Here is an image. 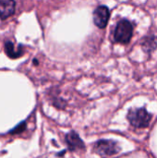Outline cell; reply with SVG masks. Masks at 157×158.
Wrapping results in <instances>:
<instances>
[{
  "instance_id": "1",
  "label": "cell",
  "mask_w": 157,
  "mask_h": 158,
  "mask_svg": "<svg viewBox=\"0 0 157 158\" xmlns=\"http://www.w3.org/2000/svg\"><path fill=\"white\" fill-rule=\"evenodd\" d=\"M133 36V25L127 19H120L115 29L114 38L117 43L128 44Z\"/></svg>"
},
{
  "instance_id": "2",
  "label": "cell",
  "mask_w": 157,
  "mask_h": 158,
  "mask_svg": "<svg viewBox=\"0 0 157 158\" xmlns=\"http://www.w3.org/2000/svg\"><path fill=\"white\" fill-rule=\"evenodd\" d=\"M128 119L135 128H146L152 119V115L145 108H134L129 111Z\"/></svg>"
},
{
  "instance_id": "3",
  "label": "cell",
  "mask_w": 157,
  "mask_h": 158,
  "mask_svg": "<svg viewBox=\"0 0 157 158\" xmlns=\"http://www.w3.org/2000/svg\"><path fill=\"white\" fill-rule=\"evenodd\" d=\"M95 151L102 156H111L119 152V147L117 143L109 140H101L94 145Z\"/></svg>"
},
{
  "instance_id": "4",
  "label": "cell",
  "mask_w": 157,
  "mask_h": 158,
  "mask_svg": "<svg viewBox=\"0 0 157 158\" xmlns=\"http://www.w3.org/2000/svg\"><path fill=\"white\" fill-rule=\"evenodd\" d=\"M110 18V11L105 6H99L93 11V21L94 24L100 28L105 29L107 26Z\"/></svg>"
},
{
  "instance_id": "5",
  "label": "cell",
  "mask_w": 157,
  "mask_h": 158,
  "mask_svg": "<svg viewBox=\"0 0 157 158\" xmlns=\"http://www.w3.org/2000/svg\"><path fill=\"white\" fill-rule=\"evenodd\" d=\"M16 4L14 0H0V19H5L15 12Z\"/></svg>"
},
{
  "instance_id": "6",
  "label": "cell",
  "mask_w": 157,
  "mask_h": 158,
  "mask_svg": "<svg viewBox=\"0 0 157 158\" xmlns=\"http://www.w3.org/2000/svg\"><path fill=\"white\" fill-rule=\"evenodd\" d=\"M142 48L143 50L147 53L151 54L157 49V35L151 34L145 36L142 39Z\"/></svg>"
},
{
  "instance_id": "7",
  "label": "cell",
  "mask_w": 157,
  "mask_h": 158,
  "mask_svg": "<svg viewBox=\"0 0 157 158\" xmlns=\"http://www.w3.org/2000/svg\"><path fill=\"white\" fill-rule=\"evenodd\" d=\"M5 51L6 53V55L11 57V58H18L20 56H22L23 54V49L21 45H19L18 48H16V46L13 44V43L11 42H6L5 44Z\"/></svg>"
},
{
  "instance_id": "8",
  "label": "cell",
  "mask_w": 157,
  "mask_h": 158,
  "mask_svg": "<svg viewBox=\"0 0 157 158\" xmlns=\"http://www.w3.org/2000/svg\"><path fill=\"white\" fill-rule=\"evenodd\" d=\"M66 140H67V143H68L69 148L72 149V150L81 149L83 147L82 141L80 139V137L78 136V134L75 133V132H70L69 134H68Z\"/></svg>"
},
{
  "instance_id": "9",
  "label": "cell",
  "mask_w": 157,
  "mask_h": 158,
  "mask_svg": "<svg viewBox=\"0 0 157 158\" xmlns=\"http://www.w3.org/2000/svg\"><path fill=\"white\" fill-rule=\"evenodd\" d=\"M24 128H25V124H23V123H22V124H20L18 128H16L12 132H13V133H18V132H19L20 131L24 130Z\"/></svg>"
}]
</instances>
